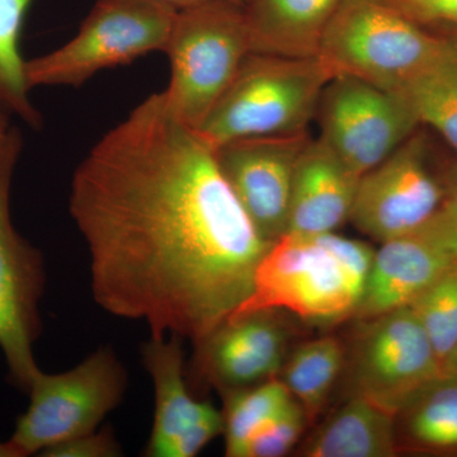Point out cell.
Wrapping results in <instances>:
<instances>
[{
    "label": "cell",
    "mask_w": 457,
    "mask_h": 457,
    "mask_svg": "<svg viewBox=\"0 0 457 457\" xmlns=\"http://www.w3.org/2000/svg\"><path fill=\"white\" fill-rule=\"evenodd\" d=\"M69 212L89 252L93 299L152 336L200 341L248 299L264 239L215 149L168 104H137L90 149Z\"/></svg>",
    "instance_id": "1"
},
{
    "label": "cell",
    "mask_w": 457,
    "mask_h": 457,
    "mask_svg": "<svg viewBox=\"0 0 457 457\" xmlns=\"http://www.w3.org/2000/svg\"><path fill=\"white\" fill-rule=\"evenodd\" d=\"M374 254L369 243L336 231L286 233L262 257L251 295L230 318L281 311L317 326L352 319Z\"/></svg>",
    "instance_id": "2"
},
{
    "label": "cell",
    "mask_w": 457,
    "mask_h": 457,
    "mask_svg": "<svg viewBox=\"0 0 457 457\" xmlns=\"http://www.w3.org/2000/svg\"><path fill=\"white\" fill-rule=\"evenodd\" d=\"M332 78L319 56L249 53L196 131L213 149L245 137L303 134Z\"/></svg>",
    "instance_id": "3"
},
{
    "label": "cell",
    "mask_w": 457,
    "mask_h": 457,
    "mask_svg": "<svg viewBox=\"0 0 457 457\" xmlns=\"http://www.w3.org/2000/svg\"><path fill=\"white\" fill-rule=\"evenodd\" d=\"M441 33L411 20L389 0H341L319 57L333 77L348 75L399 92L440 46Z\"/></svg>",
    "instance_id": "4"
},
{
    "label": "cell",
    "mask_w": 457,
    "mask_h": 457,
    "mask_svg": "<svg viewBox=\"0 0 457 457\" xmlns=\"http://www.w3.org/2000/svg\"><path fill=\"white\" fill-rule=\"evenodd\" d=\"M177 14L162 0H97L71 41L26 60L27 83L79 88L104 69L164 53Z\"/></svg>",
    "instance_id": "5"
},
{
    "label": "cell",
    "mask_w": 457,
    "mask_h": 457,
    "mask_svg": "<svg viewBox=\"0 0 457 457\" xmlns=\"http://www.w3.org/2000/svg\"><path fill=\"white\" fill-rule=\"evenodd\" d=\"M164 53L170 65L165 97L197 130L251 53L245 7L206 0L180 9Z\"/></svg>",
    "instance_id": "6"
},
{
    "label": "cell",
    "mask_w": 457,
    "mask_h": 457,
    "mask_svg": "<svg viewBox=\"0 0 457 457\" xmlns=\"http://www.w3.org/2000/svg\"><path fill=\"white\" fill-rule=\"evenodd\" d=\"M126 389L128 372L111 347L98 348L62 374L40 371L27 392L29 408L18 417L9 441L26 457L97 431Z\"/></svg>",
    "instance_id": "7"
},
{
    "label": "cell",
    "mask_w": 457,
    "mask_h": 457,
    "mask_svg": "<svg viewBox=\"0 0 457 457\" xmlns=\"http://www.w3.org/2000/svg\"><path fill=\"white\" fill-rule=\"evenodd\" d=\"M22 149V132L13 126L0 150V351L12 383L29 392L41 371L33 347L42 330L46 270L40 249L21 236L12 220V183Z\"/></svg>",
    "instance_id": "8"
},
{
    "label": "cell",
    "mask_w": 457,
    "mask_h": 457,
    "mask_svg": "<svg viewBox=\"0 0 457 457\" xmlns=\"http://www.w3.org/2000/svg\"><path fill=\"white\" fill-rule=\"evenodd\" d=\"M345 345L347 396H361L395 416L422 387L446 374L411 308L356 320Z\"/></svg>",
    "instance_id": "9"
},
{
    "label": "cell",
    "mask_w": 457,
    "mask_h": 457,
    "mask_svg": "<svg viewBox=\"0 0 457 457\" xmlns=\"http://www.w3.org/2000/svg\"><path fill=\"white\" fill-rule=\"evenodd\" d=\"M315 117L319 139L360 176L380 164L420 125L402 93L348 75L328 82Z\"/></svg>",
    "instance_id": "10"
},
{
    "label": "cell",
    "mask_w": 457,
    "mask_h": 457,
    "mask_svg": "<svg viewBox=\"0 0 457 457\" xmlns=\"http://www.w3.org/2000/svg\"><path fill=\"white\" fill-rule=\"evenodd\" d=\"M432 165L428 141L414 132L361 176L352 225L380 245L422 228L437 212L445 195V173H437Z\"/></svg>",
    "instance_id": "11"
},
{
    "label": "cell",
    "mask_w": 457,
    "mask_h": 457,
    "mask_svg": "<svg viewBox=\"0 0 457 457\" xmlns=\"http://www.w3.org/2000/svg\"><path fill=\"white\" fill-rule=\"evenodd\" d=\"M290 317L261 311L228 319L194 343L186 378L216 387L222 395L278 378L296 333Z\"/></svg>",
    "instance_id": "12"
},
{
    "label": "cell",
    "mask_w": 457,
    "mask_h": 457,
    "mask_svg": "<svg viewBox=\"0 0 457 457\" xmlns=\"http://www.w3.org/2000/svg\"><path fill=\"white\" fill-rule=\"evenodd\" d=\"M308 132L228 141L216 162L261 236L273 243L287 233L295 167Z\"/></svg>",
    "instance_id": "13"
},
{
    "label": "cell",
    "mask_w": 457,
    "mask_h": 457,
    "mask_svg": "<svg viewBox=\"0 0 457 457\" xmlns=\"http://www.w3.org/2000/svg\"><path fill=\"white\" fill-rule=\"evenodd\" d=\"M182 337L152 336L141 360L154 385V423L144 456L194 457L224 428L222 413L192 394L186 378Z\"/></svg>",
    "instance_id": "14"
},
{
    "label": "cell",
    "mask_w": 457,
    "mask_h": 457,
    "mask_svg": "<svg viewBox=\"0 0 457 457\" xmlns=\"http://www.w3.org/2000/svg\"><path fill=\"white\" fill-rule=\"evenodd\" d=\"M360 179L324 141L311 137L295 167L287 233H333L350 221Z\"/></svg>",
    "instance_id": "15"
},
{
    "label": "cell",
    "mask_w": 457,
    "mask_h": 457,
    "mask_svg": "<svg viewBox=\"0 0 457 457\" xmlns=\"http://www.w3.org/2000/svg\"><path fill=\"white\" fill-rule=\"evenodd\" d=\"M453 264L418 231L381 243L352 319L408 308Z\"/></svg>",
    "instance_id": "16"
},
{
    "label": "cell",
    "mask_w": 457,
    "mask_h": 457,
    "mask_svg": "<svg viewBox=\"0 0 457 457\" xmlns=\"http://www.w3.org/2000/svg\"><path fill=\"white\" fill-rule=\"evenodd\" d=\"M341 0H251L245 7L251 53L317 57Z\"/></svg>",
    "instance_id": "17"
},
{
    "label": "cell",
    "mask_w": 457,
    "mask_h": 457,
    "mask_svg": "<svg viewBox=\"0 0 457 457\" xmlns=\"http://www.w3.org/2000/svg\"><path fill=\"white\" fill-rule=\"evenodd\" d=\"M395 416L361 396H347L297 450L303 457L398 455Z\"/></svg>",
    "instance_id": "18"
},
{
    "label": "cell",
    "mask_w": 457,
    "mask_h": 457,
    "mask_svg": "<svg viewBox=\"0 0 457 457\" xmlns=\"http://www.w3.org/2000/svg\"><path fill=\"white\" fill-rule=\"evenodd\" d=\"M398 453L457 455V376L441 375L395 414Z\"/></svg>",
    "instance_id": "19"
},
{
    "label": "cell",
    "mask_w": 457,
    "mask_h": 457,
    "mask_svg": "<svg viewBox=\"0 0 457 457\" xmlns=\"http://www.w3.org/2000/svg\"><path fill=\"white\" fill-rule=\"evenodd\" d=\"M399 92L457 154V33H441L435 55Z\"/></svg>",
    "instance_id": "20"
},
{
    "label": "cell",
    "mask_w": 457,
    "mask_h": 457,
    "mask_svg": "<svg viewBox=\"0 0 457 457\" xmlns=\"http://www.w3.org/2000/svg\"><path fill=\"white\" fill-rule=\"evenodd\" d=\"M345 366V343L324 336L300 343L288 353L278 378L312 423L323 413Z\"/></svg>",
    "instance_id": "21"
},
{
    "label": "cell",
    "mask_w": 457,
    "mask_h": 457,
    "mask_svg": "<svg viewBox=\"0 0 457 457\" xmlns=\"http://www.w3.org/2000/svg\"><path fill=\"white\" fill-rule=\"evenodd\" d=\"M32 2L0 0V110L33 130H40L44 117L29 97L26 59L21 50L23 26Z\"/></svg>",
    "instance_id": "22"
},
{
    "label": "cell",
    "mask_w": 457,
    "mask_h": 457,
    "mask_svg": "<svg viewBox=\"0 0 457 457\" xmlns=\"http://www.w3.org/2000/svg\"><path fill=\"white\" fill-rule=\"evenodd\" d=\"M225 455L245 457L248 442L294 399L281 378L224 394Z\"/></svg>",
    "instance_id": "23"
},
{
    "label": "cell",
    "mask_w": 457,
    "mask_h": 457,
    "mask_svg": "<svg viewBox=\"0 0 457 457\" xmlns=\"http://www.w3.org/2000/svg\"><path fill=\"white\" fill-rule=\"evenodd\" d=\"M409 308L425 328L442 368L457 347V264L436 279Z\"/></svg>",
    "instance_id": "24"
},
{
    "label": "cell",
    "mask_w": 457,
    "mask_h": 457,
    "mask_svg": "<svg viewBox=\"0 0 457 457\" xmlns=\"http://www.w3.org/2000/svg\"><path fill=\"white\" fill-rule=\"evenodd\" d=\"M308 416L299 402L293 399L275 420L263 427L246 445L245 457H281L287 455L302 440Z\"/></svg>",
    "instance_id": "25"
},
{
    "label": "cell",
    "mask_w": 457,
    "mask_h": 457,
    "mask_svg": "<svg viewBox=\"0 0 457 457\" xmlns=\"http://www.w3.org/2000/svg\"><path fill=\"white\" fill-rule=\"evenodd\" d=\"M417 231L457 264V164L445 173V195L440 207Z\"/></svg>",
    "instance_id": "26"
},
{
    "label": "cell",
    "mask_w": 457,
    "mask_h": 457,
    "mask_svg": "<svg viewBox=\"0 0 457 457\" xmlns=\"http://www.w3.org/2000/svg\"><path fill=\"white\" fill-rule=\"evenodd\" d=\"M122 447L110 427L102 431L87 433L42 451L44 457H119Z\"/></svg>",
    "instance_id": "27"
},
{
    "label": "cell",
    "mask_w": 457,
    "mask_h": 457,
    "mask_svg": "<svg viewBox=\"0 0 457 457\" xmlns=\"http://www.w3.org/2000/svg\"><path fill=\"white\" fill-rule=\"evenodd\" d=\"M411 20L442 33H457V0H389Z\"/></svg>",
    "instance_id": "28"
},
{
    "label": "cell",
    "mask_w": 457,
    "mask_h": 457,
    "mask_svg": "<svg viewBox=\"0 0 457 457\" xmlns=\"http://www.w3.org/2000/svg\"><path fill=\"white\" fill-rule=\"evenodd\" d=\"M11 116L8 113H5L4 111L0 110V150L3 149V146L7 143L9 132H11Z\"/></svg>",
    "instance_id": "29"
},
{
    "label": "cell",
    "mask_w": 457,
    "mask_h": 457,
    "mask_svg": "<svg viewBox=\"0 0 457 457\" xmlns=\"http://www.w3.org/2000/svg\"><path fill=\"white\" fill-rule=\"evenodd\" d=\"M0 457H22L20 451L11 444V441L0 440Z\"/></svg>",
    "instance_id": "30"
},
{
    "label": "cell",
    "mask_w": 457,
    "mask_h": 457,
    "mask_svg": "<svg viewBox=\"0 0 457 457\" xmlns=\"http://www.w3.org/2000/svg\"><path fill=\"white\" fill-rule=\"evenodd\" d=\"M162 2L167 3V4L180 11V9L194 7V5L206 2V0H162Z\"/></svg>",
    "instance_id": "31"
},
{
    "label": "cell",
    "mask_w": 457,
    "mask_h": 457,
    "mask_svg": "<svg viewBox=\"0 0 457 457\" xmlns=\"http://www.w3.org/2000/svg\"><path fill=\"white\" fill-rule=\"evenodd\" d=\"M446 372L447 374L457 376V347L453 353L451 354L450 360L447 361Z\"/></svg>",
    "instance_id": "32"
},
{
    "label": "cell",
    "mask_w": 457,
    "mask_h": 457,
    "mask_svg": "<svg viewBox=\"0 0 457 457\" xmlns=\"http://www.w3.org/2000/svg\"><path fill=\"white\" fill-rule=\"evenodd\" d=\"M230 2L236 3V4L243 5V7H245L246 4H248L251 0H230Z\"/></svg>",
    "instance_id": "33"
}]
</instances>
